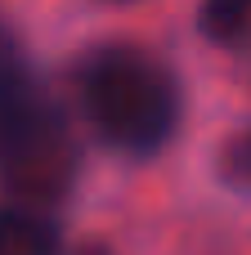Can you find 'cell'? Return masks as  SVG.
<instances>
[{
  "instance_id": "6da1fadb",
  "label": "cell",
  "mask_w": 251,
  "mask_h": 255,
  "mask_svg": "<svg viewBox=\"0 0 251 255\" xmlns=\"http://www.w3.org/2000/svg\"><path fill=\"white\" fill-rule=\"evenodd\" d=\"M81 99L90 121L126 152H157L180 117L171 76L130 45H108L85 58Z\"/></svg>"
},
{
  "instance_id": "7a4b0ae2",
  "label": "cell",
  "mask_w": 251,
  "mask_h": 255,
  "mask_svg": "<svg viewBox=\"0 0 251 255\" xmlns=\"http://www.w3.org/2000/svg\"><path fill=\"white\" fill-rule=\"evenodd\" d=\"M0 170L27 202H58L76 170L72 139L58 112L31 90L22 67L0 63Z\"/></svg>"
},
{
  "instance_id": "3957f363",
  "label": "cell",
  "mask_w": 251,
  "mask_h": 255,
  "mask_svg": "<svg viewBox=\"0 0 251 255\" xmlns=\"http://www.w3.org/2000/svg\"><path fill=\"white\" fill-rule=\"evenodd\" d=\"M0 255H58V229L36 211H4Z\"/></svg>"
},
{
  "instance_id": "277c9868",
  "label": "cell",
  "mask_w": 251,
  "mask_h": 255,
  "mask_svg": "<svg viewBox=\"0 0 251 255\" xmlns=\"http://www.w3.org/2000/svg\"><path fill=\"white\" fill-rule=\"evenodd\" d=\"M198 27H202V36L216 40V45L243 40V31L251 27V0H202Z\"/></svg>"
},
{
  "instance_id": "5b68a950",
  "label": "cell",
  "mask_w": 251,
  "mask_h": 255,
  "mask_svg": "<svg viewBox=\"0 0 251 255\" xmlns=\"http://www.w3.org/2000/svg\"><path fill=\"white\" fill-rule=\"evenodd\" d=\"M220 170H225V179H229V184H243V188H251V134H238V139L225 148Z\"/></svg>"
}]
</instances>
